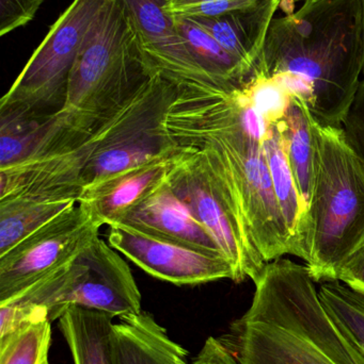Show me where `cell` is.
<instances>
[{"label":"cell","mask_w":364,"mask_h":364,"mask_svg":"<svg viewBox=\"0 0 364 364\" xmlns=\"http://www.w3.org/2000/svg\"><path fill=\"white\" fill-rule=\"evenodd\" d=\"M361 0L305 2L271 21L254 70L279 82L325 126L341 127L364 70Z\"/></svg>","instance_id":"1"},{"label":"cell","mask_w":364,"mask_h":364,"mask_svg":"<svg viewBox=\"0 0 364 364\" xmlns=\"http://www.w3.org/2000/svg\"><path fill=\"white\" fill-rule=\"evenodd\" d=\"M251 306L222 341L239 364H364V355L329 316L307 265L267 262Z\"/></svg>","instance_id":"2"},{"label":"cell","mask_w":364,"mask_h":364,"mask_svg":"<svg viewBox=\"0 0 364 364\" xmlns=\"http://www.w3.org/2000/svg\"><path fill=\"white\" fill-rule=\"evenodd\" d=\"M157 73L123 6L108 0L79 49L60 117L92 134Z\"/></svg>","instance_id":"3"},{"label":"cell","mask_w":364,"mask_h":364,"mask_svg":"<svg viewBox=\"0 0 364 364\" xmlns=\"http://www.w3.org/2000/svg\"><path fill=\"white\" fill-rule=\"evenodd\" d=\"M316 159L303 260L316 282H335L364 240V164L341 127L313 121Z\"/></svg>","instance_id":"4"},{"label":"cell","mask_w":364,"mask_h":364,"mask_svg":"<svg viewBox=\"0 0 364 364\" xmlns=\"http://www.w3.org/2000/svg\"><path fill=\"white\" fill-rule=\"evenodd\" d=\"M177 149L215 157L236 198L256 250L265 262L295 255L292 235L278 203L263 143L237 129L166 124Z\"/></svg>","instance_id":"5"},{"label":"cell","mask_w":364,"mask_h":364,"mask_svg":"<svg viewBox=\"0 0 364 364\" xmlns=\"http://www.w3.org/2000/svg\"><path fill=\"white\" fill-rule=\"evenodd\" d=\"M177 93V81L157 73L94 130L83 168V191L125 171L172 158L179 151L166 128Z\"/></svg>","instance_id":"6"},{"label":"cell","mask_w":364,"mask_h":364,"mask_svg":"<svg viewBox=\"0 0 364 364\" xmlns=\"http://www.w3.org/2000/svg\"><path fill=\"white\" fill-rule=\"evenodd\" d=\"M167 182L232 263L236 282L256 280L266 264L256 250L236 198L217 160L207 151L179 149Z\"/></svg>","instance_id":"7"},{"label":"cell","mask_w":364,"mask_h":364,"mask_svg":"<svg viewBox=\"0 0 364 364\" xmlns=\"http://www.w3.org/2000/svg\"><path fill=\"white\" fill-rule=\"evenodd\" d=\"M11 303L44 309L51 323L71 306L120 318L142 312L141 293L128 262L100 237Z\"/></svg>","instance_id":"8"},{"label":"cell","mask_w":364,"mask_h":364,"mask_svg":"<svg viewBox=\"0 0 364 364\" xmlns=\"http://www.w3.org/2000/svg\"><path fill=\"white\" fill-rule=\"evenodd\" d=\"M108 0H74L51 26L11 89L0 109H19L41 115L60 112L79 49Z\"/></svg>","instance_id":"9"},{"label":"cell","mask_w":364,"mask_h":364,"mask_svg":"<svg viewBox=\"0 0 364 364\" xmlns=\"http://www.w3.org/2000/svg\"><path fill=\"white\" fill-rule=\"evenodd\" d=\"M103 225L77 203L0 255V305L72 262L100 237Z\"/></svg>","instance_id":"10"},{"label":"cell","mask_w":364,"mask_h":364,"mask_svg":"<svg viewBox=\"0 0 364 364\" xmlns=\"http://www.w3.org/2000/svg\"><path fill=\"white\" fill-rule=\"evenodd\" d=\"M91 136L71 129L59 115L55 129L31 158L0 170V198L47 196L78 201L83 168L92 149Z\"/></svg>","instance_id":"11"},{"label":"cell","mask_w":364,"mask_h":364,"mask_svg":"<svg viewBox=\"0 0 364 364\" xmlns=\"http://www.w3.org/2000/svg\"><path fill=\"white\" fill-rule=\"evenodd\" d=\"M108 243L150 275L177 286H196L222 279L236 282L232 263L183 244L111 225Z\"/></svg>","instance_id":"12"},{"label":"cell","mask_w":364,"mask_h":364,"mask_svg":"<svg viewBox=\"0 0 364 364\" xmlns=\"http://www.w3.org/2000/svg\"><path fill=\"white\" fill-rule=\"evenodd\" d=\"M138 32L158 73L177 82L207 83L177 31L168 0H118Z\"/></svg>","instance_id":"13"},{"label":"cell","mask_w":364,"mask_h":364,"mask_svg":"<svg viewBox=\"0 0 364 364\" xmlns=\"http://www.w3.org/2000/svg\"><path fill=\"white\" fill-rule=\"evenodd\" d=\"M113 225L224 256L209 231L171 190L167 178Z\"/></svg>","instance_id":"14"},{"label":"cell","mask_w":364,"mask_h":364,"mask_svg":"<svg viewBox=\"0 0 364 364\" xmlns=\"http://www.w3.org/2000/svg\"><path fill=\"white\" fill-rule=\"evenodd\" d=\"M172 158L143 164L85 188L78 203L103 226H110L166 181Z\"/></svg>","instance_id":"15"},{"label":"cell","mask_w":364,"mask_h":364,"mask_svg":"<svg viewBox=\"0 0 364 364\" xmlns=\"http://www.w3.org/2000/svg\"><path fill=\"white\" fill-rule=\"evenodd\" d=\"M187 356L151 314L141 312L113 325V364H187Z\"/></svg>","instance_id":"16"},{"label":"cell","mask_w":364,"mask_h":364,"mask_svg":"<svg viewBox=\"0 0 364 364\" xmlns=\"http://www.w3.org/2000/svg\"><path fill=\"white\" fill-rule=\"evenodd\" d=\"M280 4L281 0H259L256 6L246 10L216 18L192 21L207 30L226 50L252 72Z\"/></svg>","instance_id":"17"},{"label":"cell","mask_w":364,"mask_h":364,"mask_svg":"<svg viewBox=\"0 0 364 364\" xmlns=\"http://www.w3.org/2000/svg\"><path fill=\"white\" fill-rule=\"evenodd\" d=\"M263 149L278 203L292 235L294 256L303 259L307 227V205L299 192L277 124L269 126L263 141Z\"/></svg>","instance_id":"18"},{"label":"cell","mask_w":364,"mask_h":364,"mask_svg":"<svg viewBox=\"0 0 364 364\" xmlns=\"http://www.w3.org/2000/svg\"><path fill=\"white\" fill-rule=\"evenodd\" d=\"M113 316L71 306L58 320L74 364H113Z\"/></svg>","instance_id":"19"},{"label":"cell","mask_w":364,"mask_h":364,"mask_svg":"<svg viewBox=\"0 0 364 364\" xmlns=\"http://www.w3.org/2000/svg\"><path fill=\"white\" fill-rule=\"evenodd\" d=\"M175 21L188 53L207 82L222 87H239L245 82L251 70L226 50L207 30L189 18L175 17Z\"/></svg>","instance_id":"20"},{"label":"cell","mask_w":364,"mask_h":364,"mask_svg":"<svg viewBox=\"0 0 364 364\" xmlns=\"http://www.w3.org/2000/svg\"><path fill=\"white\" fill-rule=\"evenodd\" d=\"M73 198L12 196L0 198V255L77 205Z\"/></svg>","instance_id":"21"},{"label":"cell","mask_w":364,"mask_h":364,"mask_svg":"<svg viewBox=\"0 0 364 364\" xmlns=\"http://www.w3.org/2000/svg\"><path fill=\"white\" fill-rule=\"evenodd\" d=\"M59 114L41 115L19 109H0V170L31 158L51 136Z\"/></svg>","instance_id":"22"},{"label":"cell","mask_w":364,"mask_h":364,"mask_svg":"<svg viewBox=\"0 0 364 364\" xmlns=\"http://www.w3.org/2000/svg\"><path fill=\"white\" fill-rule=\"evenodd\" d=\"M291 97L290 107L284 119L277 125L299 192L308 209L316 159L314 117L303 100L294 96Z\"/></svg>","instance_id":"23"},{"label":"cell","mask_w":364,"mask_h":364,"mask_svg":"<svg viewBox=\"0 0 364 364\" xmlns=\"http://www.w3.org/2000/svg\"><path fill=\"white\" fill-rule=\"evenodd\" d=\"M51 322L36 316L16 333L0 339V364H48Z\"/></svg>","instance_id":"24"},{"label":"cell","mask_w":364,"mask_h":364,"mask_svg":"<svg viewBox=\"0 0 364 364\" xmlns=\"http://www.w3.org/2000/svg\"><path fill=\"white\" fill-rule=\"evenodd\" d=\"M318 295L329 316L364 355V295L338 280L323 282Z\"/></svg>","instance_id":"25"},{"label":"cell","mask_w":364,"mask_h":364,"mask_svg":"<svg viewBox=\"0 0 364 364\" xmlns=\"http://www.w3.org/2000/svg\"><path fill=\"white\" fill-rule=\"evenodd\" d=\"M243 89L269 125L278 124L284 119L292 97L279 82L252 70L243 83Z\"/></svg>","instance_id":"26"},{"label":"cell","mask_w":364,"mask_h":364,"mask_svg":"<svg viewBox=\"0 0 364 364\" xmlns=\"http://www.w3.org/2000/svg\"><path fill=\"white\" fill-rule=\"evenodd\" d=\"M259 0H168L167 11L183 18H216L237 11L246 10Z\"/></svg>","instance_id":"27"},{"label":"cell","mask_w":364,"mask_h":364,"mask_svg":"<svg viewBox=\"0 0 364 364\" xmlns=\"http://www.w3.org/2000/svg\"><path fill=\"white\" fill-rule=\"evenodd\" d=\"M45 0H0V36L32 21Z\"/></svg>","instance_id":"28"},{"label":"cell","mask_w":364,"mask_h":364,"mask_svg":"<svg viewBox=\"0 0 364 364\" xmlns=\"http://www.w3.org/2000/svg\"><path fill=\"white\" fill-rule=\"evenodd\" d=\"M341 128L364 164V75Z\"/></svg>","instance_id":"29"},{"label":"cell","mask_w":364,"mask_h":364,"mask_svg":"<svg viewBox=\"0 0 364 364\" xmlns=\"http://www.w3.org/2000/svg\"><path fill=\"white\" fill-rule=\"evenodd\" d=\"M337 280L364 295V240L342 263Z\"/></svg>","instance_id":"30"},{"label":"cell","mask_w":364,"mask_h":364,"mask_svg":"<svg viewBox=\"0 0 364 364\" xmlns=\"http://www.w3.org/2000/svg\"><path fill=\"white\" fill-rule=\"evenodd\" d=\"M192 364H239L232 350L217 338L209 337Z\"/></svg>","instance_id":"31"},{"label":"cell","mask_w":364,"mask_h":364,"mask_svg":"<svg viewBox=\"0 0 364 364\" xmlns=\"http://www.w3.org/2000/svg\"><path fill=\"white\" fill-rule=\"evenodd\" d=\"M312 1H318V0H281L280 9L284 10L286 15L292 14V13L295 12V6H296L298 2H303V4H305V2Z\"/></svg>","instance_id":"32"},{"label":"cell","mask_w":364,"mask_h":364,"mask_svg":"<svg viewBox=\"0 0 364 364\" xmlns=\"http://www.w3.org/2000/svg\"><path fill=\"white\" fill-rule=\"evenodd\" d=\"M361 2H363V14H364V0H361ZM364 19V17H363ZM363 75H364V70H363Z\"/></svg>","instance_id":"33"},{"label":"cell","mask_w":364,"mask_h":364,"mask_svg":"<svg viewBox=\"0 0 364 364\" xmlns=\"http://www.w3.org/2000/svg\"><path fill=\"white\" fill-rule=\"evenodd\" d=\"M188 364V363H187Z\"/></svg>","instance_id":"34"}]
</instances>
